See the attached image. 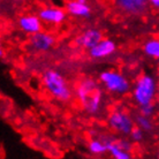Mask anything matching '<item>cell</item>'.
Wrapping results in <instances>:
<instances>
[{
    "mask_svg": "<svg viewBox=\"0 0 159 159\" xmlns=\"http://www.w3.org/2000/svg\"><path fill=\"white\" fill-rule=\"evenodd\" d=\"M102 39H103V34L98 29H88L76 38V44L85 50H90Z\"/></svg>",
    "mask_w": 159,
    "mask_h": 159,
    "instance_id": "cell-10",
    "label": "cell"
},
{
    "mask_svg": "<svg viewBox=\"0 0 159 159\" xmlns=\"http://www.w3.org/2000/svg\"><path fill=\"white\" fill-rule=\"evenodd\" d=\"M76 97L85 113L90 116L98 114L104 103V92L102 83L93 79H84L76 88Z\"/></svg>",
    "mask_w": 159,
    "mask_h": 159,
    "instance_id": "cell-1",
    "label": "cell"
},
{
    "mask_svg": "<svg viewBox=\"0 0 159 159\" xmlns=\"http://www.w3.org/2000/svg\"><path fill=\"white\" fill-rule=\"evenodd\" d=\"M108 126L112 130L123 136H129L135 126L134 120L123 110H114L108 116Z\"/></svg>",
    "mask_w": 159,
    "mask_h": 159,
    "instance_id": "cell-5",
    "label": "cell"
},
{
    "mask_svg": "<svg viewBox=\"0 0 159 159\" xmlns=\"http://www.w3.org/2000/svg\"><path fill=\"white\" fill-rule=\"evenodd\" d=\"M99 82L105 90L113 95L123 96L131 89L130 82L126 76L116 70H105L99 74Z\"/></svg>",
    "mask_w": 159,
    "mask_h": 159,
    "instance_id": "cell-4",
    "label": "cell"
},
{
    "mask_svg": "<svg viewBox=\"0 0 159 159\" xmlns=\"http://www.w3.org/2000/svg\"><path fill=\"white\" fill-rule=\"evenodd\" d=\"M155 112H156V105H155V103H152V104L144 105V106H141L139 113H141V114H143V116H145L151 118V116L155 114Z\"/></svg>",
    "mask_w": 159,
    "mask_h": 159,
    "instance_id": "cell-18",
    "label": "cell"
},
{
    "mask_svg": "<svg viewBox=\"0 0 159 159\" xmlns=\"http://www.w3.org/2000/svg\"><path fill=\"white\" fill-rule=\"evenodd\" d=\"M19 27L23 32L34 35L42 31V20L36 15H24L19 19Z\"/></svg>",
    "mask_w": 159,
    "mask_h": 159,
    "instance_id": "cell-12",
    "label": "cell"
},
{
    "mask_svg": "<svg viewBox=\"0 0 159 159\" xmlns=\"http://www.w3.org/2000/svg\"><path fill=\"white\" fill-rule=\"evenodd\" d=\"M104 142L107 144L108 153L113 157L114 159H130L131 158V152L127 149L122 147V144L120 143V139H103Z\"/></svg>",
    "mask_w": 159,
    "mask_h": 159,
    "instance_id": "cell-13",
    "label": "cell"
},
{
    "mask_svg": "<svg viewBox=\"0 0 159 159\" xmlns=\"http://www.w3.org/2000/svg\"><path fill=\"white\" fill-rule=\"evenodd\" d=\"M66 12L74 17L87 19L91 14V8L85 0H69L66 4Z\"/></svg>",
    "mask_w": 159,
    "mask_h": 159,
    "instance_id": "cell-11",
    "label": "cell"
},
{
    "mask_svg": "<svg viewBox=\"0 0 159 159\" xmlns=\"http://www.w3.org/2000/svg\"><path fill=\"white\" fill-rule=\"evenodd\" d=\"M43 85L48 95L59 102H68L72 97V90L67 81L60 73L48 69L43 74Z\"/></svg>",
    "mask_w": 159,
    "mask_h": 159,
    "instance_id": "cell-3",
    "label": "cell"
},
{
    "mask_svg": "<svg viewBox=\"0 0 159 159\" xmlns=\"http://www.w3.org/2000/svg\"><path fill=\"white\" fill-rule=\"evenodd\" d=\"M38 16L43 22L50 24H61L67 17V12L57 7H46L40 9Z\"/></svg>",
    "mask_w": 159,
    "mask_h": 159,
    "instance_id": "cell-9",
    "label": "cell"
},
{
    "mask_svg": "<svg viewBox=\"0 0 159 159\" xmlns=\"http://www.w3.org/2000/svg\"><path fill=\"white\" fill-rule=\"evenodd\" d=\"M149 5L156 9H159V0H149Z\"/></svg>",
    "mask_w": 159,
    "mask_h": 159,
    "instance_id": "cell-19",
    "label": "cell"
},
{
    "mask_svg": "<svg viewBox=\"0 0 159 159\" xmlns=\"http://www.w3.org/2000/svg\"><path fill=\"white\" fill-rule=\"evenodd\" d=\"M116 50V43L112 39L103 38L98 44H96L92 48L89 50V54L92 59H104L112 56Z\"/></svg>",
    "mask_w": 159,
    "mask_h": 159,
    "instance_id": "cell-6",
    "label": "cell"
},
{
    "mask_svg": "<svg viewBox=\"0 0 159 159\" xmlns=\"http://www.w3.org/2000/svg\"><path fill=\"white\" fill-rule=\"evenodd\" d=\"M135 125L142 128L144 131H151L153 129V123H152L151 119L141 113H139L135 116Z\"/></svg>",
    "mask_w": 159,
    "mask_h": 159,
    "instance_id": "cell-16",
    "label": "cell"
},
{
    "mask_svg": "<svg viewBox=\"0 0 159 159\" xmlns=\"http://www.w3.org/2000/svg\"><path fill=\"white\" fill-rule=\"evenodd\" d=\"M158 158H159V155H158Z\"/></svg>",
    "mask_w": 159,
    "mask_h": 159,
    "instance_id": "cell-21",
    "label": "cell"
},
{
    "mask_svg": "<svg viewBox=\"0 0 159 159\" xmlns=\"http://www.w3.org/2000/svg\"><path fill=\"white\" fill-rule=\"evenodd\" d=\"M157 95H158V83L152 75L149 74L141 75L133 85L131 96L139 107L155 103Z\"/></svg>",
    "mask_w": 159,
    "mask_h": 159,
    "instance_id": "cell-2",
    "label": "cell"
},
{
    "mask_svg": "<svg viewBox=\"0 0 159 159\" xmlns=\"http://www.w3.org/2000/svg\"><path fill=\"white\" fill-rule=\"evenodd\" d=\"M144 133H145V131H144L142 128L135 125L134 128H133V130H131L130 134H129V137H130V139L134 142V143H139V142L143 141Z\"/></svg>",
    "mask_w": 159,
    "mask_h": 159,
    "instance_id": "cell-17",
    "label": "cell"
},
{
    "mask_svg": "<svg viewBox=\"0 0 159 159\" xmlns=\"http://www.w3.org/2000/svg\"><path fill=\"white\" fill-rule=\"evenodd\" d=\"M89 151L95 156H102L108 152L107 144L104 142V139H92L89 142Z\"/></svg>",
    "mask_w": 159,
    "mask_h": 159,
    "instance_id": "cell-15",
    "label": "cell"
},
{
    "mask_svg": "<svg viewBox=\"0 0 159 159\" xmlns=\"http://www.w3.org/2000/svg\"><path fill=\"white\" fill-rule=\"evenodd\" d=\"M143 51L145 56L152 59L159 60V39L152 38L145 42L143 46Z\"/></svg>",
    "mask_w": 159,
    "mask_h": 159,
    "instance_id": "cell-14",
    "label": "cell"
},
{
    "mask_svg": "<svg viewBox=\"0 0 159 159\" xmlns=\"http://www.w3.org/2000/svg\"><path fill=\"white\" fill-rule=\"evenodd\" d=\"M116 6L130 15H139L147 11L149 0H116Z\"/></svg>",
    "mask_w": 159,
    "mask_h": 159,
    "instance_id": "cell-7",
    "label": "cell"
},
{
    "mask_svg": "<svg viewBox=\"0 0 159 159\" xmlns=\"http://www.w3.org/2000/svg\"><path fill=\"white\" fill-rule=\"evenodd\" d=\"M29 44L34 51L36 52H46L53 46L54 38L46 32L39 31L30 36Z\"/></svg>",
    "mask_w": 159,
    "mask_h": 159,
    "instance_id": "cell-8",
    "label": "cell"
},
{
    "mask_svg": "<svg viewBox=\"0 0 159 159\" xmlns=\"http://www.w3.org/2000/svg\"><path fill=\"white\" fill-rule=\"evenodd\" d=\"M158 75H159V70H158Z\"/></svg>",
    "mask_w": 159,
    "mask_h": 159,
    "instance_id": "cell-20",
    "label": "cell"
}]
</instances>
